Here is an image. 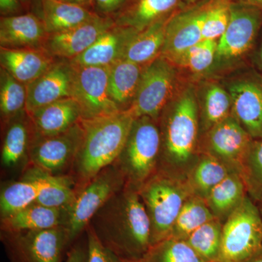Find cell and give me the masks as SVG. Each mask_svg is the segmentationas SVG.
<instances>
[{"instance_id": "6da1fadb", "label": "cell", "mask_w": 262, "mask_h": 262, "mask_svg": "<svg viewBox=\"0 0 262 262\" xmlns=\"http://www.w3.org/2000/svg\"><path fill=\"white\" fill-rule=\"evenodd\" d=\"M89 227L120 259L144 257L151 247V226L139 191L125 184L94 215Z\"/></svg>"}, {"instance_id": "7a4b0ae2", "label": "cell", "mask_w": 262, "mask_h": 262, "mask_svg": "<svg viewBox=\"0 0 262 262\" xmlns=\"http://www.w3.org/2000/svg\"><path fill=\"white\" fill-rule=\"evenodd\" d=\"M134 120L128 110L81 119L83 139L72 168V178L78 194L103 169L115 163L125 146Z\"/></svg>"}, {"instance_id": "3957f363", "label": "cell", "mask_w": 262, "mask_h": 262, "mask_svg": "<svg viewBox=\"0 0 262 262\" xmlns=\"http://www.w3.org/2000/svg\"><path fill=\"white\" fill-rule=\"evenodd\" d=\"M198 132V110L192 90H187L165 117L158 171L178 176L192 161Z\"/></svg>"}, {"instance_id": "277c9868", "label": "cell", "mask_w": 262, "mask_h": 262, "mask_svg": "<svg viewBox=\"0 0 262 262\" xmlns=\"http://www.w3.org/2000/svg\"><path fill=\"white\" fill-rule=\"evenodd\" d=\"M151 226V246L170 237L183 205L193 194L187 179L157 171L138 189Z\"/></svg>"}, {"instance_id": "5b68a950", "label": "cell", "mask_w": 262, "mask_h": 262, "mask_svg": "<svg viewBox=\"0 0 262 262\" xmlns=\"http://www.w3.org/2000/svg\"><path fill=\"white\" fill-rule=\"evenodd\" d=\"M160 148L161 135L155 120L149 117L135 119L125 146L114 163L127 184L139 189L158 171Z\"/></svg>"}, {"instance_id": "8992f818", "label": "cell", "mask_w": 262, "mask_h": 262, "mask_svg": "<svg viewBox=\"0 0 262 262\" xmlns=\"http://www.w3.org/2000/svg\"><path fill=\"white\" fill-rule=\"evenodd\" d=\"M262 248V217L248 195L223 222L217 262H243Z\"/></svg>"}, {"instance_id": "52a82bcc", "label": "cell", "mask_w": 262, "mask_h": 262, "mask_svg": "<svg viewBox=\"0 0 262 262\" xmlns=\"http://www.w3.org/2000/svg\"><path fill=\"white\" fill-rule=\"evenodd\" d=\"M126 184L125 177L115 164L98 173L80 191L69 215L70 243L87 228L96 212Z\"/></svg>"}, {"instance_id": "ba28073f", "label": "cell", "mask_w": 262, "mask_h": 262, "mask_svg": "<svg viewBox=\"0 0 262 262\" xmlns=\"http://www.w3.org/2000/svg\"><path fill=\"white\" fill-rule=\"evenodd\" d=\"M70 63L72 68V98H75L80 106L82 119L96 118L121 111L108 93L110 67Z\"/></svg>"}, {"instance_id": "9c48e42d", "label": "cell", "mask_w": 262, "mask_h": 262, "mask_svg": "<svg viewBox=\"0 0 262 262\" xmlns=\"http://www.w3.org/2000/svg\"><path fill=\"white\" fill-rule=\"evenodd\" d=\"M83 139L81 120L58 135L32 136L28 158L33 167L52 175L62 176L72 168Z\"/></svg>"}, {"instance_id": "30bf717a", "label": "cell", "mask_w": 262, "mask_h": 262, "mask_svg": "<svg viewBox=\"0 0 262 262\" xmlns=\"http://www.w3.org/2000/svg\"><path fill=\"white\" fill-rule=\"evenodd\" d=\"M175 73L164 57L156 58L143 70L129 112L134 118L149 117L157 120L168 102L173 89Z\"/></svg>"}, {"instance_id": "8fae6325", "label": "cell", "mask_w": 262, "mask_h": 262, "mask_svg": "<svg viewBox=\"0 0 262 262\" xmlns=\"http://www.w3.org/2000/svg\"><path fill=\"white\" fill-rule=\"evenodd\" d=\"M5 234L12 262H61L70 243L65 226Z\"/></svg>"}, {"instance_id": "7c38bea8", "label": "cell", "mask_w": 262, "mask_h": 262, "mask_svg": "<svg viewBox=\"0 0 262 262\" xmlns=\"http://www.w3.org/2000/svg\"><path fill=\"white\" fill-rule=\"evenodd\" d=\"M210 2L175 12L170 16L161 51L164 58L176 62L189 48L203 40L202 29Z\"/></svg>"}, {"instance_id": "4fadbf2b", "label": "cell", "mask_w": 262, "mask_h": 262, "mask_svg": "<svg viewBox=\"0 0 262 262\" xmlns=\"http://www.w3.org/2000/svg\"><path fill=\"white\" fill-rule=\"evenodd\" d=\"M253 139L234 117L229 116L210 129L208 154L241 174Z\"/></svg>"}, {"instance_id": "5bb4252c", "label": "cell", "mask_w": 262, "mask_h": 262, "mask_svg": "<svg viewBox=\"0 0 262 262\" xmlns=\"http://www.w3.org/2000/svg\"><path fill=\"white\" fill-rule=\"evenodd\" d=\"M115 24L111 17L98 15L73 28L48 34L42 48L54 58L73 59L87 51L101 34Z\"/></svg>"}, {"instance_id": "9a60e30c", "label": "cell", "mask_w": 262, "mask_h": 262, "mask_svg": "<svg viewBox=\"0 0 262 262\" xmlns=\"http://www.w3.org/2000/svg\"><path fill=\"white\" fill-rule=\"evenodd\" d=\"M262 21V10L244 3L232 4L227 28L217 45L216 56L232 58L252 46Z\"/></svg>"}, {"instance_id": "2e32d148", "label": "cell", "mask_w": 262, "mask_h": 262, "mask_svg": "<svg viewBox=\"0 0 262 262\" xmlns=\"http://www.w3.org/2000/svg\"><path fill=\"white\" fill-rule=\"evenodd\" d=\"M26 113L72 97V68L68 60L55 62L49 70L26 85Z\"/></svg>"}, {"instance_id": "e0dca14e", "label": "cell", "mask_w": 262, "mask_h": 262, "mask_svg": "<svg viewBox=\"0 0 262 262\" xmlns=\"http://www.w3.org/2000/svg\"><path fill=\"white\" fill-rule=\"evenodd\" d=\"M26 113L30 120L32 135L40 137L65 132L82 119L80 106L72 97L62 98Z\"/></svg>"}, {"instance_id": "ac0fdd59", "label": "cell", "mask_w": 262, "mask_h": 262, "mask_svg": "<svg viewBox=\"0 0 262 262\" xmlns=\"http://www.w3.org/2000/svg\"><path fill=\"white\" fill-rule=\"evenodd\" d=\"M2 68L21 82L28 84L54 64L55 58L42 47L0 48Z\"/></svg>"}, {"instance_id": "d6986e66", "label": "cell", "mask_w": 262, "mask_h": 262, "mask_svg": "<svg viewBox=\"0 0 262 262\" xmlns=\"http://www.w3.org/2000/svg\"><path fill=\"white\" fill-rule=\"evenodd\" d=\"M137 32L115 24L101 34L87 51L68 61L80 66L110 67L122 59L127 44Z\"/></svg>"}, {"instance_id": "ffe728a7", "label": "cell", "mask_w": 262, "mask_h": 262, "mask_svg": "<svg viewBox=\"0 0 262 262\" xmlns=\"http://www.w3.org/2000/svg\"><path fill=\"white\" fill-rule=\"evenodd\" d=\"M234 118L253 139L262 138V89L250 81H241L229 88Z\"/></svg>"}, {"instance_id": "44dd1931", "label": "cell", "mask_w": 262, "mask_h": 262, "mask_svg": "<svg viewBox=\"0 0 262 262\" xmlns=\"http://www.w3.org/2000/svg\"><path fill=\"white\" fill-rule=\"evenodd\" d=\"M47 36L42 18L33 13L3 16L0 20L1 47L41 48Z\"/></svg>"}, {"instance_id": "7402d4cb", "label": "cell", "mask_w": 262, "mask_h": 262, "mask_svg": "<svg viewBox=\"0 0 262 262\" xmlns=\"http://www.w3.org/2000/svg\"><path fill=\"white\" fill-rule=\"evenodd\" d=\"M181 3L182 0H127L113 18L117 25L140 32L177 12Z\"/></svg>"}, {"instance_id": "603a6c76", "label": "cell", "mask_w": 262, "mask_h": 262, "mask_svg": "<svg viewBox=\"0 0 262 262\" xmlns=\"http://www.w3.org/2000/svg\"><path fill=\"white\" fill-rule=\"evenodd\" d=\"M68 210L50 208L33 203L14 214L1 219L2 230L5 233L41 230L68 225Z\"/></svg>"}, {"instance_id": "cb8c5ba5", "label": "cell", "mask_w": 262, "mask_h": 262, "mask_svg": "<svg viewBox=\"0 0 262 262\" xmlns=\"http://www.w3.org/2000/svg\"><path fill=\"white\" fill-rule=\"evenodd\" d=\"M44 184L43 171L33 167L21 181L12 183L2 190L0 194L1 219L18 213L36 203Z\"/></svg>"}, {"instance_id": "d4e9b609", "label": "cell", "mask_w": 262, "mask_h": 262, "mask_svg": "<svg viewBox=\"0 0 262 262\" xmlns=\"http://www.w3.org/2000/svg\"><path fill=\"white\" fill-rule=\"evenodd\" d=\"M87 7L62 1L42 0V20L48 34L67 30L98 16Z\"/></svg>"}, {"instance_id": "484cf974", "label": "cell", "mask_w": 262, "mask_h": 262, "mask_svg": "<svg viewBox=\"0 0 262 262\" xmlns=\"http://www.w3.org/2000/svg\"><path fill=\"white\" fill-rule=\"evenodd\" d=\"M247 192L241 174L232 172L211 189L205 201L215 218L223 223L241 205Z\"/></svg>"}, {"instance_id": "4316f807", "label": "cell", "mask_w": 262, "mask_h": 262, "mask_svg": "<svg viewBox=\"0 0 262 262\" xmlns=\"http://www.w3.org/2000/svg\"><path fill=\"white\" fill-rule=\"evenodd\" d=\"M171 15L136 33L127 44L122 59L140 65L155 60L163 47L167 24Z\"/></svg>"}, {"instance_id": "83f0119b", "label": "cell", "mask_w": 262, "mask_h": 262, "mask_svg": "<svg viewBox=\"0 0 262 262\" xmlns=\"http://www.w3.org/2000/svg\"><path fill=\"white\" fill-rule=\"evenodd\" d=\"M143 70L141 65L125 59L119 60L110 66L108 93L121 111L126 110L125 106L132 103Z\"/></svg>"}, {"instance_id": "f1b7e54d", "label": "cell", "mask_w": 262, "mask_h": 262, "mask_svg": "<svg viewBox=\"0 0 262 262\" xmlns=\"http://www.w3.org/2000/svg\"><path fill=\"white\" fill-rule=\"evenodd\" d=\"M232 172L220 160L206 154L193 165L187 180L193 194L206 199L211 189Z\"/></svg>"}, {"instance_id": "f546056e", "label": "cell", "mask_w": 262, "mask_h": 262, "mask_svg": "<svg viewBox=\"0 0 262 262\" xmlns=\"http://www.w3.org/2000/svg\"><path fill=\"white\" fill-rule=\"evenodd\" d=\"M11 120L2 149V163L7 168L15 166L28 155L32 136L29 117L27 120L17 116Z\"/></svg>"}, {"instance_id": "4dcf8cb0", "label": "cell", "mask_w": 262, "mask_h": 262, "mask_svg": "<svg viewBox=\"0 0 262 262\" xmlns=\"http://www.w3.org/2000/svg\"><path fill=\"white\" fill-rule=\"evenodd\" d=\"M43 177L44 184L36 203L50 208L70 211L78 195L73 179L69 176L52 175L45 171Z\"/></svg>"}, {"instance_id": "1f68e13d", "label": "cell", "mask_w": 262, "mask_h": 262, "mask_svg": "<svg viewBox=\"0 0 262 262\" xmlns=\"http://www.w3.org/2000/svg\"><path fill=\"white\" fill-rule=\"evenodd\" d=\"M215 218L206 201L192 194L187 198L174 222L170 237L186 239L201 226Z\"/></svg>"}, {"instance_id": "d6a6232c", "label": "cell", "mask_w": 262, "mask_h": 262, "mask_svg": "<svg viewBox=\"0 0 262 262\" xmlns=\"http://www.w3.org/2000/svg\"><path fill=\"white\" fill-rule=\"evenodd\" d=\"M222 225L220 220L213 219L196 229L185 241L203 259L217 262L222 245Z\"/></svg>"}, {"instance_id": "836d02e7", "label": "cell", "mask_w": 262, "mask_h": 262, "mask_svg": "<svg viewBox=\"0 0 262 262\" xmlns=\"http://www.w3.org/2000/svg\"><path fill=\"white\" fill-rule=\"evenodd\" d=\"M141 262H208L184 239L168 238L153 245Z\"/></svg>"}, {"instance_id": "e575fe53", "label": "cell", "mask_w": 262, "mask_h": 262, "mask_svg": "<svg viewBox=\"0 0 262 262\" xmlns=\"http://www.w3.org/2000/svg\"><path fill=\"white\" fill-rule=\"evenodd\" d=\"M27 89L2 68L0 84V110L3 117L11 120L25 110Z\"/></svg>"}, {"instance_id": "d590c367", "label": "cell", "mask_w": 262, "mask_h": 262, "mask_svg": "<svg viewBox=\"0 0 262 262\" xmlns=\"http://www.w3.org/2000/svg\"><path fill=\"white\" fill-rule=\"evenodd\" d=\"M241 176L248 193L259 201L262 198V138L251 143L243 163Z\"/></svg>"}, {"instance_id": "8d00e7d4", "label": "cell", "mask_w": 262, "mask_h": 262, "mask_svg": "<svg viewBox=\"0 0 262 262\" xmlns=\"http://www.w3.org/2000/svg\"><path fill=\"white\" fill-rule=\"evenodd\" d=\"M232 3L231 0H211L203 29V39L216 40L225 32L230 19Z\"/></svg>"}, {"instance_id": "74e56055", "label": "cell", "mask_w": 262, "mask_h": 262, "mask_svg": "<svg viewBox=\"0 0 262 262\" xmlns=\"http://www.w3.org/2000/svg\"><path fill=\"white\" fill-rule=\"evenodd\" d=\"M231 107L230 95L220 86H211L205 96L204 123L207 128L211 129L227 118Z\"/></svg>"}, {"instance_id": "f35d334b", "label": "cell", "mask_w": 262, "mask_h": 262, "mask_svg": "<svg viewBox=\"0 0 262 262\" xmlns=\"http://www.w3.org/2000/svg\"><path fill=\"white\" fill-rule=\"evenodd\" d=\"M217 45L216 40L203 39L184 52L176 63L196 73L204 72L214 61Z\"/></svg>"}, {"instance_id": "ab89813d", "label": "cell", "mask_w": 262, "mask_h": 262, "mask_svg": "<svg viewBox=\"0 0 262 262\" xmlns=\"http://www.w3.org/2000/svg\"><path fill=\"white\" fill-rule=\"evenodd\" d=\"M85 229L87 232L88 262H120V258L100 242L89 226Z\"/></svg>"}, {"instance_id": "60d3db41", "label": "cell", "mask_w": 262, "mask_h": 262, "mask_svg": "<svg viewBox=\"0 0 262 262\" xmlns=\"http://www.w3.org/2000/svg\"><path fill=\"white\" fill-rule=\"evenodd\" d=\"M127 0H91L95 13L103 17H111L116 14Z\"/></svg>"}, {"instance_id": "b9f144b4", "label": "cell", "mask_w": 262, "mask_h": 262, "mask_svg": "<svg viewBox=\"0 0 262 262\" xmlns=\"http://www.w3.org/2000/svg\"><path fill=\"white\" fill-rule=\"evenodd\" d=\"M66 262H88V245H76L69 251Z\"/></svg>"}, {"instance_id": "7bdbcfd3", "label": "cell", "mask_w": 262, "mask_h": 262, "mask_svg": "<svg viewBox=\"0 0 262 262\" xmlns=\"http://www.w3.org/2000/svg\"><path fill=\"white\" fill-rule=\"evenodd\" d=\"M20 7V0H0L2 14L8 15L18 11Z\"/></svg>"}, {"instance_id": "ee69618b", "label": "cell", "mask_w": 262, "mask_h": 262, "mask_svg": "<svg viewBox=\"0 0 262 262\" xmlns=\"http://www.w3.org/2000/svg\"><path fill=\"white\" fill-rule=\"evenodd\" d=\"M239 3L256 7L262 10V0H239Z\"/></svg>"}, {"instance_id": "f6af8a7d", "label": "cell", "mask_w": 262, "mask_h": 262, "mask_svg": "<svg viewBox=\"0 0 262 262\" xmlns=\"http://www.w3.org/2000/svg\"><path fill=\"white\" fill-rule=\"evenodd\" d=\"M243 262H262V248L257 253Z\"/></svg>"}, {"instance_id": "bcb514c9", "label": "cell", "mask_w": 262, "mask_h": 262, "mask_svg": "<svg viewBox=\"0 0 262 262\" xmlns=\"http://www.w3.org/2000/svg\"><path fill=\"white\" fill-rule=\"evenodd\" d=\"M62 1L69 2V3H75V4L82 5L89 8L91 5V0H62Z\"/></svg>"}, {"instance_id": "7dc6e473", "label": "cell", "mask_w": 262, "mask_h": 262, "mask_svg": "<svg viewBox=\"0 0 262 262\" xmlns=\"http://www.w3.org/2000/svg\"><path fill=\"white\" fill-rule=\"evenodd\" d=\"M120 262H141L140 260L137 261V260H126V259H120Z\"/></svg>"}, {"instance_id": "c3c4849f", "label": "cell", "mask_w": 262, "mask_h": 262, "mask_svg": "<svg viewBox=\"0 0 262 262\" xmlns=\"http://www.w3.org/2000/svg\"><path fill=\"white\" fill-rule=\"evenodd\" d=\"M198 1V0H182L183 3H189V4H191V3H195V2Z\"/></svg>"}, {"instance_id": "681fc988", "label": "cell", "mask_w": 262, "mask_h": 262, "mask_svg": "<svg viewBox=\"0 0 262 262\" xmlns=\"http://www.w3.org/2000/svg\"><path fill=\"white\" fill-rule=\"evenodd\" d=\"M259 203V206H258V208H259L260 213H261V217H262V198L258 201Z\"/></svg>"}, {"instance_id": "f907efd6", "label": "cell", "mask_w": 262, "mask_h": 262, "mask_svg": "<svg viewBox=\"0 0 262 262\" xmlns=\"http://www.w3.org/2000/svg\"><path fill=\"white\" fill-rule=\"evenodd\" d=\"M259 58H260V61H261V63L262 65V44H261V50H260Z\"/></svg>"}]
</instances>
